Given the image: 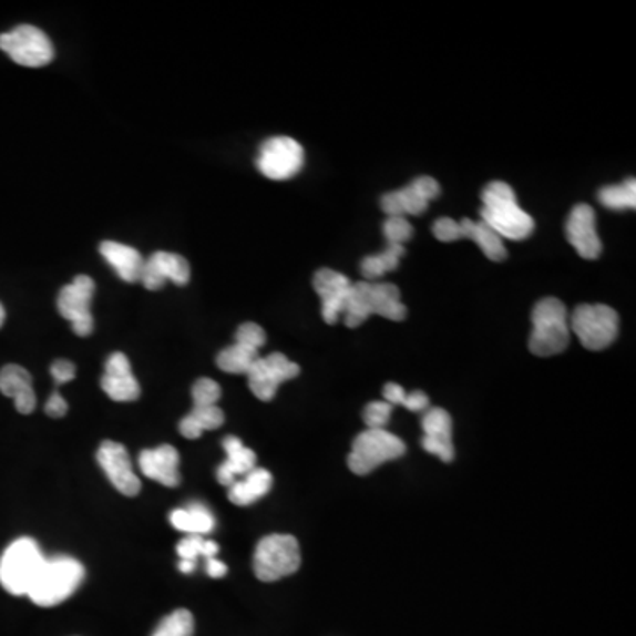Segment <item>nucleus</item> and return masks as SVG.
I'll return each instance as SVG.
<instances>
[{
    "label": "nucleus",
    "instance_id": "a211bd4d",
    "mask_svg": "<svg viewBox=\"0 0 636 636\" xmlns=\"http://www.w3.org/2000/svg\"><path fill=\"white\" fill-rule=\"evenodd\" d=\"M101 388L114 401H135L140 398V383L133 377L130 359L123 352H115L106 359L105 376Z\"/></svg>",
    "mask_w": 636,
    "mask_h": 636
},
{
    "label": "nucleus",
    "instance_id": "4be33fe9",
    "mask_svg": "<svg viewBox=\"0 0 636 636\" xmlns=\"http://www.w3.org/2000/svg\"><path fill=\"white\" fill-rule=\"evenodd\" d=\"M223 448L227 451V460L219 465L216 478L223 486L230 489L236 483L237 478H245L246 474L257 469V454L252 449L246 448L237 437H227L223 441Z\"/></svg>",
    "mask_w": 636,
    "mask_h": 636
},
{
    "label": "nucleus",
    "instance_id": "f3484780",
    "mask_svg": "<svg viewBox=\"0 0 636 636\" xmlns=\"http://www.w3.org/2000/svg\"><path fill=\"white\" fill-rule=\"evenodd\" d=\"M315 293L322 299V317L326 324H336L349 301L350 279L332 269H320L314 276Z\"/></svg>",
    "mask_w": 636,
    "mask_h": 636
},
{
    "label": "nucleus",
    "instance_id": "72a5a7b5",
    "mask_svg": "<svg viewBox=\"0 0 636 636\" xmlns=\"http://www.w3.org/2000/svg\"><path fill=\"white\" fill-rule=\"evenodd\" d=\"M392 414V406L388 401H371L362 412L368 430H383Z\"/></svg>",
    "mask_w": 636,
    "mask_h": 636
},
{
    "label": "nucleus",
    "instance_id": "ea45409f",
    "mask_svg": "<svg viewBox=\"0 0 636 636\" xmlns=\"http://www.w3.org/2000/svg\"><path fill=\"white\" fill-rule=\"evenodd\" d=\"M383 398L388 401L389 406H406L407 392L406 389L398 386V383H386L383 388Z\"/></svg>",
    "mask_w": 636,
    "mask_h": 636
},
{
    "label": "nucleus",
    "instance_id": "aec40b11",
    "mask_svg": "<svg viewBox=\"0 0 636 636\" xmlns=\"http://www.w3.org/2000/svg\"><path fill=\"white\" fill-rule=\"evenodd\" d=\"M423 448L428 453L437 454L442 462H453V421L444 409L428 410L423 418Z\"/></svg>",
    "mask_w": 636,
    "mask_h": 636
},
{
    "label": "nucleus",
    "instance_id": "9d476101",
    "mask_svg": "<svg viewBox=\"0 0 636 636\" xmlns=\"http://www.w3.org/2000/svg\"><path fill=\"white\" fill-rule=\"evenodd\" d=\"M305 165V148L290 136H273L261 144L257 166L270 181L296 177Z\"/></svg>",
    "mask_w": 636,
    "mask_h": 636
},
{
    "label": "nucleus",
    "instance_id": "a878e982",
    "mask_svg": "<svg viewBox=\"0 0 636 636\" xmlns=\"http://www.w3.org/2000/svg\"><path fill=\"white\" fill-rule=\"evenodd\" d=\"M171 523L188 536H205L214 529V516L207 507L193 504L184 510L172 511Z\"/></svg>",
    "mask_w": 636,
    "mask_h": 636
},
{
    "label": "nucleus",
    "instance_id": "58836bf2",
    "mask_svg": "<svg viewBox=\"0 0 636 636\" xmlns=\"http://www.w3.org/2000/svg\"><path fill=\"white\" fill-rule=\"evenodd\" d=\"M44 412L53 419L64 418L68 414V401L62 398L61 392H53L50 400L47 401V406H44Z\"/></svg>",
    "mask_w": 636,
    "mask_h": 636
},
{
    "label": "nucleus",
    "instance_id": "423d86ee",
    "mask_svg": "<svg viewBox=\"0 0 636 636\" xmlns=\"http://www.w3.org/2000/svg\"><path fill=\"white\" fill-rule=\"evenodd\" d=\"M301 566V548L296 537L273 534L264 537L255 550V575L261 582H276L294 575Z\"/></svg>",
    "mask_w": 636,
    "mask_h": 636
},
{
    "label": "nucleus",
    "instance_id": "37998d69",
    "mask_svg": "<svg viewBox=\"0 0 636 636\" xmlns=\"http://www.w3.org/2000/svg\"><path fill=\"white\" fill-rule=\"evenodd\" d=\"M196 563H189V561H181L179 570L184 573V575H189L195 570Z\"/></svg>",
    "mask_w": 636,
    "mask_h": 636
},
{
    "label": "nucleus",
    "instance_id": "f257e3e1",
    "mask_svg": "<svg viewBox=\"0 0 636 636\" xmlns=\"http://www.w3.org/2000/svg\"><path fill=\"white\" fill-rule=\"evenodd\" d=\"M481 222L501 239L523 240L534 232V219L520 207L510 184L493 181L483 192Z\"/></svg>",
    "mask_w": 636,
    "mask_h": 636
},
{
    "label": "nucleus",
    "instance_id": "9b49d317",
    "mask_svg": "<svg viewBox=\"0 0 636 636\" xmlns=\"http://www.w3.org/2000/svg\"><path fill=\"white\" fill-rule=\"evenodd\" d=\"M433 234L442 243L471 239L483 249V254L493 261H502L507 257L504 240L484 222H472L463 218L460 222L453 218H439L433 225Z\"/></svg>",
    "mask_w": 636,
    "mask_h": 636
},
{
    "label": "nucleus",
    "instance_id": "2eb2a0df",
    "mask_svg": "<svg viewBox=\"0 0 636 636\" xmlns=\"http://www.w3.org/2000/svg\"><path fill=\"white\" fill-rule=\"evenodd\" d=\"M566 237L576 254L587 260H596L603 252L602 239L597 236L596 213L587 204L573 207L566 223Z\"/></svg>",
    "mask_w": 636,
    "mask_h": 636
},
{
    "label": "nucleus",
    "instance_id": "ddd939ff",
    "mask_svg": "<svg viewBox=\"0 0 636 636\" xmlns=\"http://www.w3.org/2000/svg\"><path fill=\"white\" fill-rule=\"evenodd\" d=\"M301 368L290 361L284 353H269L267 358H258L248 371L249 389L261 401H270L276 397L279 386L287 380L296 379Z\"/></svg>",
    "mask_w": 636,
    "mask_h": 636
},
{
    "label": "nucleus",
    "instance_id": "20e7f679",
    "mask_svg": "<svg viewBox=\"0 0 636 636\" xmlns=\"http://www.w3.org/2000/svg\"><path fill=\"white\" fill-rule=\"evenodd\" d=\"M85 578V570L76 558L55 557L44 561L40 575L34 579L27 596L38 606L61 605L76 593Z\"/></svg>",
    "mask_w": 636,
    "mask_h": 636
},
{
    "label": "nucleus",
    "instance_id": "7c9ffc66",
    "mask_svg": "<svg viewBox=\"0 0 636 636\" xmlns=\"http://www.w3.org/2000/svg\"><path fill=\"white\" fill-rule=\"evenodd\" d=\"M193 632H195V620H193L192 612L181 608L166 615L153 636H193Z\"/></svg>",
    "mask_w": 636,
    "mask_h": 636
},
{
    "label": "nucleus",
    "instance_id": "6e6552de",
    "mask_svg": "<svg viewBox=\"0 0 636 636\" xmlns=\"http://www.w3.org/2000/svg\"><path fill=\"white\" fill-rule=\"evenodd\" d=\"M406 451L407 445L397 435L386 430H367L353 441L349 457L350 471L358 475L370 474L382 463L403 457Z\"/></svg>",
    "mask_w": 636,
    "mask_h": 636
},
{
    "label": "nucleus",
    "instance_id": "c03bdc74",
    "mask_svg": "<svg viewBox=\"0 0 636 636\" xmlns=\"http://www.w3.org/2000/svg\"><path fill=\"white\" fill-rule=\"evenodd\" d=\"M6 311L4 306L0 305V327L4 326Z\"/></svg>",
    "mask_w": 636,
    "mask_h": 636
},
{
    "label": "nucleus",
    "instance_id": "5701e85b",
    "mask_svg": "<svg viewBox=\"0 0 636 636\" xmlns=\"http://www.w3.org/2000/svg\"><path fill=\"white\" fill-rule=\"evenodd\" d=\"M100 254L109 261L110 266L114 267L119 278L126 284H136L142 278L145 260L140 255L139 249L121 245L115 240H105L100 245Z\"/></svg>",
    "mask_w": 636,
    "mask_h": 636
},
{
    "label": "nucleus",
    "instance_id": "c756f323",
    "mask_svg": "<svg viewBox=\"0 0 636 636\" xmlns=\"http://www.w3.org/2000/svg\"><path fill=\"white\" fill-rule=\"evenodd\" d=\"M218 552V543L205 540L204 536H186L177 545V554H179L181 561H189V563H196V558L201 557V555L205 558L216 557Z\"/></svg>",
    "mask_w": 636,
    "mask_h": 636
},
{
    "label": "nucleus",
    "instance_id": "cd10ccee",
    "mask_svg": "<svg viewBox=\"0 0 636 636\" xmlns=\"http://www.w3.org/2000/svg\"><path fill=\"white\" fill-rule=\"evenodd\" d=\"M406 255L403 246L389 245L388 249L380 255H371V257L362 258L361 273L368 281H376L382 278L386 273L397 269L400 264V258Z\"/></svg>",
    "mask_w": 636,
    "mask_h": 636
},
{
    "label": "nucleus",
    "instance_id": "4468645a",
    "mask_svg": "<svg viewBox=\"0 0 636 636\" xmlns=\"http://www.w3.org/2000/svg\"><path fill=\"white\" fill-rule=\"evenodd\" d=\"M98 462L109 475L110 483L114 484L119 492L126 497L139 495L142 484H140L139 475L133 472L130 454L123 444L112 441L103 442L98 451Z\"/></svg>",
    "mask_w": 636,
    "mask_h": 636
},
{
    "label": "nucleus",
    "instance_id": "4c0bfd02",
    "mask_svg": "<svg viewBox=\"0 0 636 636\" xmlns=\"http://www.w3.org/2000/svg\"><path fill=\"white\" fill-rule=\"evenodd\" d=\"M53 380L58 386H62V383L71 382L76 376V368H74L73 362L68 361V359H58V361L53 362L52 368Z\"/></svg>",
    "mask_w": 636,
    "mask_h": 636
},
{
    "label": "nucleus",
    "instance_id": "b1692460",
    "mask_svg": "<svg viewBox=\"0 0 636 636\" xmlns=\"http://www.w3.org/2000/svg\"><path fill=\"white\" fill-rule=\"evenodd\" d=\"M270 486H273L270 472L266 469H254L243 480H237L232 484L228 489V499L236 506H249L269 493Z\"/></svg>",
    "mask_w": 636,
    "mask_h": 636
},
{
    "label": "nucleus",
    "instance_id": "bb28decb",
    "mask_svg": "<svg viewBox=\"0 0 636 636\" xmlns=\"http://www.w3.org/2000/svg\"><path fill=\"white\" fill-rule=\"evenodd\" d=\"M258 359V350L252 349L248 345L234 343L228 349L222 350L216 358V365L225 373L234 376H248L249 368Z\"/></svg>",
    "mask_w": 636,
    "mask_h": 636
},
{
    "label": "nucleus",
    "instance_id": "39448f33",
    "mask_svg": "<svg viewBox=\"0 0 636 636\" xmlns=\"http://www.w3.org/2000/svg\"><path fill=\"white\" fill-rule=\"evenodd\" d=\"M47 558L32 537H20L0 557V584L13 596H27Z\"/></svg>",
    "mask_w": 636,
    "mask_h": 636
},
{
    "label": "nucleus",
    "instance_id": "1a4fd4ad",
    "mask_svg": "<svg viewBox=\"0 0 636 636\" xmlns=\"http://www.w3.org/2000/svg\"><path fill=\"white\" fill-rule=\"evenodd\" d=\"M0 50L25 68H43L55 58L49 35L34 25H18L13 31L0 34Z\"/></svg>",
    "mask_w": 636,
    "mask_h": 636
},
{
    "label": "nucleus",
    "instance_id": "7ed1b4c3",
    "mask_svg": "<svg viewBox=\"0 0 636 636\" xmlns=\"http://www.w3.org/2000/svg\"><path fill=\"white\" fill-rule=\"evenodd\" d=\"M570 318L566 306L555 297L541 299L532 310V332L529 349L534 356L550 358L564 352L570 345Z\"/></svg>",
    "mask_w": 636,
    "mask_h": 636
},
{
    "label": "nucleus",
    "instance_id": "79ce46f5",
    "mask_svg": "<svg viewBox=\"0 0 636 636\" xmlns=\"http://www.w3.org/2000/svg\"><path fill=\"white\" fill-rule=\"evenodd\" d=\"M227 573V564H223L222 561H218L216 557L207 558V575H209L211 578H223Z\"/></svg>",
    "mask_w": 636,
    "mask_h": 636
},
{
    "label": "nucleus",
    "instance_id": "c9c22d12",
    "mask_svg": "<svg viewBox=\"0 0 636 636\" xmlns=\"http://www.w3.org/2000/svg\"><path fill=\"white\" fill-rule=\"evenodd\" d=\"M398 198H400L401 211H403V216L410 214V216H419L428 209V202L423 201L421 196L416 193L412 186H407V188L398 189Z\"/></svg>",
    "mask_w": 636,
    "mask_h": 636
},
{
    "label": "nucleus",
    "instance_id": "473e14b6",
    "mask_svg": "<svg viewBox=\"0 0 636 636\" xmlns=\"http://www.w3.org/2000/svg\"><path fill=\"white\" fill-rule=\"evenodd\" d=\"M383 236L389 245L403 246L414 234V228L406 218H388L383 223Z\"/></svg>",
    "mask_w": 636,
    "mask_h": 636
},
{
    "label": "nucleus",
    "instance_id": "e433bc0d",
    "mask_svg": "<svg viewBox=\"0 0 636 636\" xmlns=\"http://www.w3.org/2000/svg\"><path fill=\"white\" fill-rule=\"evenodd\" d=\"M412 188L416 189L423 201H427L428 204L430 202L435 201L437 196L441 195V186L437 183L433 177H428V175H423V177H418L414 183L410 184Z\"/></svg>",
    "mask_w": 636,
    "mask_h": 636
},
{
    "label": "nucleus",
    "instance_id": "f03ea898",
    "mask_svg": "<svg viewBox=\"0 0 636 636\" xmlns=\"http://www.w3.org/2000/svg\"><path fill=\"white\" fill-rule=\"evenodd\" d=\"M345 326L359 327L371 315L389 318L394 322L406 320L407 310L400 299V290L392 284L359 281L350 288L349 301L345 306Z\"/></svg>",
    "mask_w": 636,
    "mask_h": 636
},
{
    "label": "nucleus",
    "instance_id": "f8f14e48",
    "mask_svg": "<svg viewBox=\"0 0 636 636\" xmlns=\"http://www.w3.org/2000/svg\"><path fill=\"white\" fill-rule=\"evenodd\" d=\"M96 290L94 279L80 275L59 293L58 310L65 320H70L74 335L88 338L94 331V318L91 314L92 296Z\"/></svg>",
    "mask_w": 636,
    "mask_h": 636
},
{
    "label": "nucleus",
    "instance_id": "dca6fc26",
    "mask_svg": "<svg viewBox=\"0 0 636 636\" xmlns=\"http://www.w3.org/2000/svg\"><path fill=\"white\" fill-rule=\"evenodd\" d=\"M189 276L192 270L186 258L171 252H157L145 260L140 281L147 290H160L166 281H174L181 287L188 285Z\"/></svg>",
    "mask_w": 636,
    "mask_h": 636
},
{
    "label": "nucleus",
    "instance_id": "0eeeda50",
    "mask_svg": "<svg viewBox=\"0 0 636 636\" xmlns=\"http://www.w3.org/2000/svg\"><path fill=\"white\" fill-rule=\"evenodd\" d=\"M570 331L588 350H603L619 335V315L606 305H579L570 318Z\"/></svg>",
    "mask_w": 636,
    "mask_h": 636
},
{
    "label": "nucleus",
    "instance_id": "393cba45",
    "mask_svg": "<svg viewBox=\"0 0 636 636\" xmlns=\"http://www.w3.org/2000/svg\"><path fill=\"white\" fill-rule=\"evenodd\" d=\"M223 423H225V414L218 406L193 407L192 412L181 421L179 430L183 437L195 441L204 432L218 430Z\"/></svg>",
    "mask_w": 636,
    "mask_h": 636
},
{
    "label": "nucleus",
    "instance_id": "a19ab883",
    "mask_svg": "<svg viewBox=\"0 0 636 636\" xmlns=\"http://www.w3.org/2000/svg\"><path fill=\"white\" fill-rule=\"evenodd\" d=\"M406 409L410 412H421V410L430 407V398L423 391H414L412 394H407Z\"/></svg>",
    "mask_w": 636,
    "mask_h": 636
},
{
    "label": "nucleus",
    "instance_id": "6ab92c4d",
    "mask_svg": "<svg viewBox=\"0 0 636 636\" xmlns=\"http://www.w3.org/2000/svg\"><path fill=\"white\" fill-rule=\"evenodd\" d=\"M140 469L148 480L175 489L179 486V453L172 445H160L156 449H145L140 453Z\"/></svg>",
    "mask_w": 636,
    "mask_h": 636
},
{
    "label": "nucleus",
    "instance_id": "f704fd0d",
    "mask_svg": "<svg viewBox=\"0 0 636 636\" xmlns=\"http://www.w3.org/2000/svg\"><path fill=\"white\" fill-rule=\"evenodd\" d=\"M236 343L248 345L252 349L260 350L266 345V331L258 324H243L237 329Z\"/></svg>",
    "mask_w": 636,
    "mask_h": 636
},
{
    "label": "nucleus",
    "instance_id": "c85d7f7f",
    "mask_svg": "<svg viewBox=\"0 0 636 636\" xmlns=\"http://www.w3.org/2000/svg\"><path fill=\"white\" fill-rule=\"evenodd\" d=\"M599 202L608 209H635L636 181L626 179L623 184H617V186H606L599 192Z\"/></svg>",
    "mask_w": 636,
    "mask_h": 636
},
{
    "label": "nucleus",
    "instance_id": "412c9836",
    "mask_svg": "<svg viewBox=\"0 0 636 636\" xmlns=\"http://www.w3.org/2000/svg\"><path fill=\"white\" fill-rule=\"evenodd\" d=\"M0 392L13 398L14 407L20 414H32L35 409V394L32 389V377L29 371L18 365H6L0 370Z\"/></svg>",
    "mask_w": 636,
    "mask_h": 636
},
{
    "label": "nucleus",
    "instance_id": "2f4dec72",
    "mask_svg": "<svg viewBox=\"0 0 636 636\" xmlns=\"http://www.w3.org/2000/svg\"><path fill=\"white\" fill-rule=\"evenodd\" d=\"M195 407H211L218 403L222 398V388L218 382L211 379H198L192 389Z\"/></svg>",
    "mask_w": 636,
    "mask_h": 636
}]
</instances>
